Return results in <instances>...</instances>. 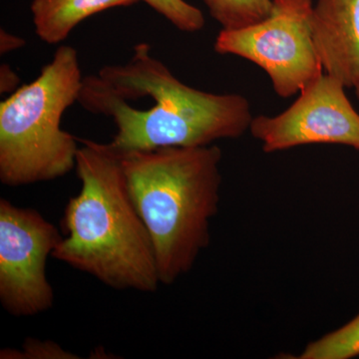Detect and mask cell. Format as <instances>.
Instances as JSON below:
<instances>
[{
    "label": "cell",
    "mask_w": 359,
    "mask_h": 359,
    "mask_svg": "<svg viewBox=\"0 0 359 359\" xmlns=\"http://www.w3.org/2000/svg\"><path fill=\"white\" fill-rule=\"evenodd\" d=\"M78 102L113 118L117 133L110 144L120 152L212 145L240 138L254 119L244 96L184 84L147 43L137 44L125 65L83 78Z\"/></svg>",
    "instance_id": "cell-1"
},
{
    "label": "cell",
    "mask_w": 359,
    "mask_h": 359,
    "mask_svg": "<svg viewBox=\"0 0 359 359\" xmlns=\"http://www.w3.org/2000/svg\"><path fill=\"white\" fill-rule=\"evenodd\" d=\"M80 143L81 190L66 205V237L51 257L112 289L157 292L154 247L130 195L121 152L110 143Z\"/></svg>",
    "instance_id": "cell-2"
},
{
    "label": "cell",
    "mask_w": 359,
    "mask_h": 359,
    "mask_svg": "<svg viewBox=\"0 0 359 359\" xmlns=\"http://www.w3.org/2000/svg\"><path fill=\"white\" fill-rule=\"evenodd\" d=\"M121 154L130 195L154 247L160 283L173 285L210 244L221 199V149L212 144Z\"/></svg>",
    "instance_id": "cell-3"
},
{
    "label": "cell",
    "mask_w": 359,
    "mask_h": 359,
    "mask_svg": "<svg viewBox=\"0 0 359 359\" xmlns=\"http://www.w3.org/2000/svg\"><path fill=\"white\" fill-rule=\"evenodd\" d=\"M83 77L77 50L59 47L39 76L0 103V181L32 185L74 169L77 139L61 128L66 109L79 98Z\"/></svg>",
    "instance_id": "cell-4"
},
{
    "label": "cell",
    "mask_w": 359,
    "mask_h": 359,
    "mask_svg": "<svg viewBox=\"0 0 359 359\" xmlns=\"http://www.w3.org/2000/svg\"><path fill=\"white\" fill-rule=\"evenodd\" d=\"M311 0H273L264 20L238 29H222L219 54H233L263 68L278 96L289 98L323 74L311 33Z\"/></svg>",
    "instance_id": "cell-5"
},
{
    "label": "cell",
    "mask_w": 359,
    "mask_h": 359,
    "mask_svg": "<svg viewBox=\"0 0 359 359\" xmlns=\"http://www.w3.org/2000/svg\"><path fill=\"white\" fill-rule=\"evenodd\" d=\"M62 238L39 212L0 200V302L7 313L34 316L53 306L46 264Z\"/></svg>",
    "instance_id": "cell-6"
},
{
    "label": "cell",
    "mask_w": 359,
    "mask_h": 359,
    "mask_svg": "<svg viewBox=\"0 0 359 359\" xmlns=\"http://www.w3.org/2000/svg\"><path fill=\"white\" fill-rule=\"evenodd\" d=\"M346 88L323 73L302 90L285 112L254 118L250 134L266 153L311 144H337L359 151V113L347 98Z\"/></svg>",
    "instance_id": "cell-7"
},
{
    "label": "cell",
    "mask_w": 359,
    "mask_h": 359,
    "mask_svg": "<svg viewBox=\"0 0 359 359\" xmlns=\"http://www.w3.org/2000/svg\"><path fill=\"white\" fill-rule=\"evenodd\" d=\"M311 33L325 74L348 88L359 85V0H316Z\"/></svg>",
    "instance_id": "cell-8"
},
{
    "label": "cell",
    "mask_w": 359,
    "mask_h": 359,
    "mask_svg": "<svg viewBox=\"0 0 359 359\" xmlns=\"http://www.w3.org/2000/svg\"><path fill=\"white\" fill-rule=\"evenodd\" d=\"M139 0H33L35 32L47 44L65 41L81 21L94 14Z\"/></svg>",
    "instance_id": "cell-9"
},
{
    "label": "cell",
    "mask_w": 359,
    "mask_h": 359,
    "mask_svg": "<svg viewBox=\"0 0 359 359\" xmlns=\"http://www.w3.org/2000/svg\"><path fill=\"white\" fill-rule=\"evenodd\" d=\"M359 356V313L341 327L309 342L299 359H351Z\"/></svg>",
    "instance_id": "cell-10"
},
{
    "label": "cell",
    "mask_w": 359,
    "mask_h": 359,
    "mask_svg": "<svg viewBox=\"0 0 359 359\" xmlns=\"http://www.w3.org/2000/svg\"><path fill=\"white\" fill-rule=\"evenodd\" d=\"M210 13L223 29H238L264 20L273 0H204Z\"/></svg>",
    "instance_id": "cell-11"
},
{
    "label": "cell",
    "mask_w": 359,
    "mask_h": 359,
    "mask_svg": "<svg viewBox=\"0 0 359 359\" xmlns=\"http://www.w3.org/2000/svg\"><path fill=\"white\" fill-rule=\"evenodd\" d=\"M161 15L167 18L178 29L185 32H199L205 20L199 8L185 0H142Z\"/></svg>",
    "instance_id": "cell-12"
},
{
    "label": "cell",
    "mask_w": 359,
    "mask_h": 359,
    "mask_svg": "<svg viewBox=\"0 0 359 359\" xmlns=\"http://www.w3.org/2000/svg\"><path fill=\"white\" fill-rule=\"evenodd\" d=\"M1 359H78L77 354L66 351L52 340H39L28 337L22 349L6 348L0 351Z\"/></svg>",
    "instance_id": "cell-13"
},
{
    "label": "cell",
    "mask_w": 359,
    "mask_h": 359,
    "mask_svg": "<svg viewBox=\"0 0 359 359\" xmlns=\"http://www.w3.org/2000/svg\"><path fill=\"white\" fill-rule=\"evenodd\" d=\"M20 83V78L7 65H2L0 68V90L4 92L15 91Z\"/></svg>",
    "instance_id": "cell-14"
},
{
    "label": "cell",
    "mask_w": 359,
    "mask_h": 359,
    "mask_svg": "<svg viewBox=\"0 0 359 359\" xmlns=\"http://www.w3.org/2000/svg\"><path fill=\"white\" fill-rule=\"evenodd\" d=\"M25 44V40L1 29L0 32V52L1 54L20 49Z\"/></svg>",
    "instance_id": "cell-15"
},
{
    "label": "cell",
    "mask_w": 359,
    "mask_h": 359,
    "mask_svg": "<svg viewBox=\"0 0 359 359\" xmlns=\"http://www.w3.org/2000/svg\"><path fill=\"white\" fill-rule=\"evenodd\" d=\"M355 93H356V97H358V102H359V85L355 88Z\"/></svg>",
    "instance_id": "cell-16"
}]
</instances>
